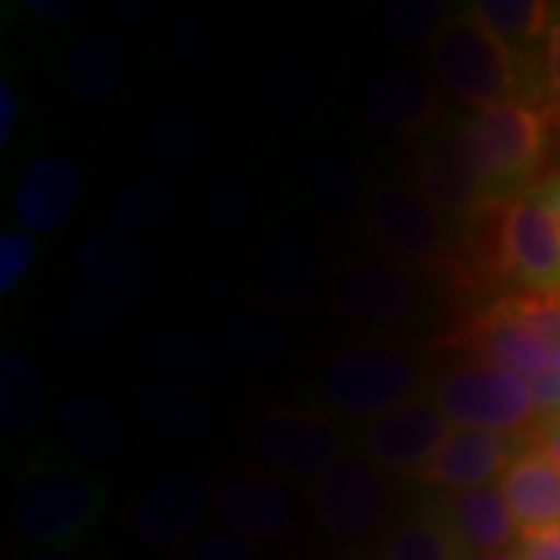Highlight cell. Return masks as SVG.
<instances>
[{
	"label": "cell",
	"instance_id": "cell-29",
	"mask_svg": "<svg viewBox=\"0 0 560 560\" xmlns=\"http://www.w3.org/2000/svg\"><path fill=\"white\" fill-rule=\"evenodd\" d=\"M125 75H128V44L113 32H97L84 38L66 62V81L81 101H109L121 91Z\"/></svg>",
	"mask_w": 560,
	"mask_h": 560
},
{
	"label": "cell",
	"instance_id": "cell-47",
	"mask_svg": "<svg viewBox=\"0 0 560 560\" xmlns=\"http://www.w3.org/2000/svg\"><path fill=\"white\" fill-rule=\"evenodd\" d=\"M470 560H521V555H514V551H486V555H474Z\"/></svg>",
	"mask_w": 560,
	"mask_h": 560
},
{
	"label": "cell",
	"instance_id": "cell-9",
	"mask_svg": "<svg viewBox=\"0 0 560 560\" xmlns=\"http://www.w3.org/2000/svg\"><path fill=\"white\" fill-rule=\"evenodd\" d=\"M212 514V492L190 470H165L140 489L128 523L140 545L153 551H175L197 539Z\"/></svg>",
	"mask_w": 560,
	"mask_h": 560
},
{
	"label": "cell",
	"instance_id": "cell-27",
	"mask_svg": "<svg viewBox=\"0 0 560 560\" xmlns=\"http://www.w3.org/2000/svg\"><path fill=\"white\" fill-rule=\"evenodd\" d=\"M135 315H138L135 296L84 290L62 305L57 318V342L66 349H91L125 330Z\"/></svg>",
	"mask_w": 560,
	"mask_h": 560
},
{
	"label": "cell",
	"instance_id": "cell-15",
	"mask_svg": "<svg viewBox=\"0 0 560 560\" xmlns=\"http://www.w3.org/2000/svg\"><path fill=\"white\" fill-rule=\"evenodd\" d=\"M526 448V436L489 433V430H452L448 442L436 458L420 467L415 480L427 489L442 492H467L489 482H499L508 464Z\"/></svg>",
	"mask_w": 560,
	"mask_h": 560
},
{
	"label": "cell",
	"instance_id": "cell-36",
	"mask_svg": "<svg viewBox=\"0 0 560 560\" xmlns=\"http://www.w3.org/2000/svg\"><path fill=\"white\" fill-rule=\"evenodd\" d=\"M452 22L448 3L433 0H405V3H386L381 10V25L386 38L396 44H427L436 40Z\"/></svg>",
	"mask_w": 560,
	"mask_h": 560
},
{
	"label": "cell",
	"instance_id": "cell-37",
	"mask_svg": "<svg viewBox=\"0 0 560 560\" xmlns=\"http://www.w3.org/2000/svg\"><path fill=\"white\" fill-rule=\"evenodd\" d=\"M35 265V241L22 228L0 234V296H10Z\"/></svg>",
	"mask_w": 560,
	"mask_h": 560
},
{
	"label": "cell",
	"instance_id": "cell-19",
	"mask_svg": "<svg viewBox=\"0 0 560 560\" xmlns=\"http://www.w3.org/2000/svg\"><path fill=\"white\" fill-rule=\"evenodd\" d=\"M81 184V168L69 156H44L32 162L13 200V215L22 231H28L32 237L60 231L79 206Z\"/></svg>",
	"mask_w": 560,
	"mask_h": 560
},
{
	"label": "cell",
	"instance_id": "cell-28",
	"mask_svg": "<svg viewBox=\"0 0 560 560\" xmlns=\"http://www.w3.org/2000/svg\"><path fill=\"white\" fill-rule=\"evenodd\" d=\"M305 187L308 197L330 224H349L364 202V178L342 150H318L305 162Z\"/></svg>",
	"mask_w": 560,
	"mask_h": 560
},
{
	"label": "cell",
	"instance_id": "cell-41",
	"mask_svg": "<svg viewBox=\"0 0 560 560\" xmlns=\"http://www.w3.org/2000/svg\"><path fill=\"white\" fill-rule=\"evenodd\" d=\"M517 555L521 560H560V526L523 533Z\"/></svg>",
	"mask_w": 560,
	"mask_h": 560
},
{
	"label": "cell",
	"instance_id": "cell-12",
	"mask_svg": "<svg viewBox=\"0 0 560 560\" xmlns=\"http://www.w3.org/2000/svg\"><path fill=\"white\" fill-rule=\"evenodd\" d=\"M452 436V423L433 396H418L374 418L361 430L364 458L383 474H418Z\"/></svg>",
	"mask_w": 560,
	"mask_h": 560
},
{
	"label": "cell",
	"instance_id": "cell-24",
	"mask_svg": "<svg viewBox=\"0 0 560 560\" xmlns=\"http://www.w3.org/2000/svg\"><path fill=\"white\" fill-rule=\"evenodd\" d=\"M499 489L521 533L560 526V467L529 440L499 477Z\"/></svg>",
	"mask_w": 560,
	"mask_h": 560
},
{
	"label": "cell",
	"instance_id": "cell-38",
	"mask_svg": "<svg viewBox=\"0 0 560 560\" xmlns=\"http://www.w3.org/2000/svg\"><path fill=\"white\" fill-rule=\"evenodd\" d=\"M168 44L178 54L180 62L187 66H206L215 54L212 35L206 28V22L197 13H178L168 22Z\"/></svg>",
	"mask_w": 560,
	"mask_h": 560
},
{
	"label": "cell",
	"instance_id": "cell-44",
	"mask_svg": "<svg viewBox=\"0 0 560 560\" xmlns=\"http://www.w3.org/2000/svg\"><path fill=\"white\" fill-rule=\"evenodd\" d=\"M28 10H32L35 16H40V20L66 22L79 16L81 3H69V0H32Z\"/></svg>",
	"mask_w": 560,
	"mask_h": 560
},
{
	"label": "cell",
	"instance_id": "cell-18",
	"mask_svg": "<svg viewBox=\"0 0 560 560\" xmlns=\"http://www.w3.org/2000/svg\"><path fill=\"white\" fill-rule=\"evenodd\" d=\"M162 259L131 234L119 231H94L75 249V275L91 290L138 296L160 278Z\"/></svg>",
	"mask_w": 560,
	"mask_h": 560
},
{
	"label": "cell",
	"instance_id": "cell-22",
	"mask_svg": "<svg viewBox=\"0 0 560 560\" xmlns=\"http://www.w3.org/2000/svg\"><path fill=\"white\" fill-rule=\"evenodd\" d=\"M261 296L271 308L302 315L318 293V253L302 234L283 231L265 243L259 256Z\"/></svg>",
	"mask_w": 560,
	"mask_h": 560
},
{
	"label": "cell",
	"instance_id": "cell-21",
	"mask_svg": "<svg viewBox=\"0 0 560 560\" xmlns=\"http://www.w3.org/2000/svg\"><path fill=\"white\" fill-rule=\"evenodd\" d=\"M215 342L224 359L249 371H280L293 361V337L287 324L259 305H234L215 320Z\"/></svg>",
	"mask_w": 560,
	"mask_h": 560
},
{
	"label": "cell",
	"instance_id": "cell-5",
	"mask_svg": "<svg viewBox=\"0 0 560 560\" xmlns=\"http://www.w3.org/2000/svg\"><path fill=\"white\" fill-rule=\"evenodd\" d=\"M103 504L101 480L72 467H32L16 482L10 521L25 539L69 545L101 521Z\"/></svg>",
	"mask_w": 560,
	"mask_h": 560
},
{
	"label": "cell",
	"instance_id": "cell-49",
	"mask_svg": "<svg viewBox=\"0 0 560 560\" xmlns=\"http://www.w3.org/2000/svg\"><path fill=\"white\" fill-rule=\"evenodd\" d=\"M352 560H377L374 555H359V558H352Z\"/></svg>",
	"mask_w": 560,
	"mask_h": 560
},
{
	"label": "cell",
	"instance_id": "cell-35",
	"mask_svg": "<svg viewBox=\"0 0 560 560\" xmlns=\"http://www.w3.org/2000/svg\"><path fill=\"white\" fill-rule=\"evenodd\" d=\"M202 221L221 237H234L253 221V194L246 180L224 172L202 187Z\"/></svg>",
	"mask_w": 560,
	"mask_h": 560
},
{
	"label": "cell",
	"instance_id": "cell-13",
	"mask_svg": "<svg viewBox=\"0 0 560 560\" xmlns=\"http://www.w3.org/2000/svg\"><path fill=\"white\" fill-rule=\"evenodd\" d=\"M371 231L401 265H440L448 253V224L418 187L389 184L371 200Z\"/></svg>",
	"mask_w": 560,
	"mask_h": 560
},
{
	"label": "cell",
	"instance_id": "cell-46",
	"mask_svg": "<svg viewBox=\"0 0 560 560\" xmlns=\"http://www.w3.org/2000/svg\"><path fill=\"white\" fill-rule=\"evenodd\" d=\"M541 197L548 200V206L558 212V219H560V180H555L551 187H545V190H541Z\"/></svg>",
	"mask_w": 560,
	"mask_h": 560
},
{
	"label": "cell",
	"instance_id": "cell-1",
	"mask_svg": "<svg viewBox=\"0 0 560 560\" xmlns=\"http://www.w3.org/2000/svg\"><path fill=\"white\" fill-rule=\"evenodd\" d=\"M440 84L470 109H492L508 101H529V79L521 72L511 44L467 7L455 13L430 50Z\"/></svg>",
	"mask_w": 560,
	"mask_h": 560
},
{
	"label": "cell",
	"instance_id": "cell-50",
	"mask_svg": "<svg viewBox=\"0 0 560 560\" xmlns=\"http://www.w3.org/2000/svg\"><path fill=\"white\" fill-rule=\"evenodd\" d=\"M558 371H560V346H558Z\"/></svg>",
	"mask_w": 560,
	"mask_h": 560
},
{
	"label": "cell",
	"instance_id": "cell-6",
	"mask_svg": "<svg viewBox=\"0 0 560 560\" xmlns=\"http://www.w3.org/2000/svg\"><path fill=\"white\" fill-rule=\"evenodd\" d=\"M318 521L346 541H364L377 536L389 508L393 486L377 464L364 455H340L308 489Z\"/></svg>",
	"mask_w": 560,
	"mask_h": 560
},
{
	"label": "cell",
	"instance_id": "cell-20",
	"mask_svg": "<svg viewBox=\"0 0 560 560\" xmlns=\"http://www.w3.org/2000/svg\"><path fill=\"white\" fill-rule=\"evenodd\" d=\"M140 364L153 381L197 389L212 386L224 374V352L215 337H206L190 327H162L140 346Z\"/></svg>",
	"mask_w": 560,
	"mask_h": 560
},
{
	"label": "cell",
	"instance_id": "cell-30",
	"mask_svg": "<svg viewBox=\"0 0 560 560\" xmlns=\"http://www.w3.org/2000/svg\"><path fill=\"white\" fill-rule=\"evenodd\" d=\"M47 411V386L40 368L22 349L0 352V427L7 436L32 433Z\"/></svg>",
	"mask_w": 560,
	"mask_h": 560
},
{
	"label": "cell",
	"instance_id": "cell-26",
	"mask_svg": "<svg viewBox=\"0 0 560 560\" xmlns=\"http://www.w3.org/2000/svg\"><path fill=\"white\" fill-rule=\"evenodd\" d=\"M131 405L138 418L160 436L175 442H197L212 430V408L184 386L147 381L135 386Z\"/></svg>",
	"mask_w": 560,
	"mask_h": 560
},
{
	"label": "cell",
	"instance_id": "cell-25",
	"mask_svg": "<svg viewBox=\"0 0 560 560\" xmlns=\"http://www.w3.org/2000/svg\"><path fill=\"white\" fill-rule=\"evenodd\" d=\"M57 430L62 442L88 460L119 458L128 442V423L109 401L91 389H72L57 401Z\"/></svg>",
	"mask_w": 560,
	"mask_h": 560
},
{
	"label": "cell",
	"instance_id": "cell-39",
	"mask_svg": "<svg viewBox=\"0 0 560 560\" xmlns=\"http://www.w3.org/2000/svg\"><path fill=\"white\" fill-rule=\"evenodd\" d=\"M536 72H539V97L560 116V16H555L541 40V60Z\"/></svg>",
	"mask_w": 560,
	"mask_h": 560
},
{
	"label": "cell",
	"instance_id": "cell-33",
	"mask_svg": "<svg viewBox=\"0 0 560 560\" xmlns=\"http://www.w3.org/2000/svg\"><path fill=\"white\" fill-rule=\"evenodd\" d=\"M143 143L156 160L180 168V165H194L197 160H202V153L209 150V135L200 119H194L187 113H160L147 121Z\"/></svg>",
	"mask_w": 560,
	"mask_h": 560
},
{
	"label": "cell",
	"instance_id": "cell-23",
	"mask_svg": "<svg viewBox=\"0 0 560 560\" xmlns=\"http://www.w3.org/2000/svg\"><path fill=\"white\" fill-rule=\"evenodd\" d=\"M440 514L470 558L486 555V551H508V545L521 541L523 536L521 523L514 521L499 482L445 495Z\"/></svg>",
	"mask_w": 560,
	"mask_h": 560
},
{
	"label": "cell",
	"instance_id": "cell-48",
	"mask_svg": "<svg viewBox=\"0 0 560 560\" xmlns=\"http://www.w3.org/2000/svg\"><path fill=\"white\" fill-rule=\"evenodd\" d=\"M32 560H79V558H72V555H62V551H44V555H35Z\"/></svg>",
	"mask_w": 560,
	"mask_h": 560
},
{
	"label": "cell",
	"instance_id": "cell-3",
	"mask_svg": "<svg viewBox=\"0 0 560 560\" xmlns=\"http://www.w3.org/2000/svg\"><path fill=\"white\" fill-rule=\"evenodd\" d=\"M433 399L455 430L529 436L541 420L529 381L495 361H464L445 371Z\"/></svg>",
	"mask_w": 560,
	"mask_h": 560
},
{
	"label": "cell",
	"instance_id": "cell-7",
	"mask_svg": "<svg viewBox=\"0 0 560 560\" xmlns=\"http://www.w3.org/2000/svg\"><path fill=\"white\" fill-rule=\"evenodd\" d=\"M337 420L315 408H275L253 430L259 467L287 480H318L340 458Z\"/></svg>",
	"mask_w": 560,
	"mask_h": 560
},
{
	"label": "cell",
	"instance_id": "cell-34",
	"mask_svg": "<svg viewBox=\"0 0 560 560\" xmlns=\"http://www.w3.org/2000/svg\"><path fill=\"white\" fill-rule=\"evenodd\" d=\"M504 44L545 40L551 28V3L541 0H480L470 7Z\"/></svg>",
	"mask_w": 560,
	"mask_h": 560
},
{
	"label": "cell",
	"instance_id": "cell-32",
	"mask_svg": "<svg viewBox=\"0 0 560 560\" xmlns=\"http://www.w3.org/2000/svg\"><path fill=\"white\" fill-rule=\"evenodd\" d=\"M178 206V187L168 175H147V178L125 184L109 200V224L119 234H140L168 219Z\"/></svg>",
	"mask_w": 560,
	"mask_h": 560
},
{
	"label": "cell",
	"instance_id": "cell-4",
	"mask_svg": "<svg viewBox=\"0 0 560 560\" xmlns=\"http://www.w3.org/2000/svg\"><path fill=\"white\" fill-rule=\"evenodd\" d=\"M420 368L408 352L386 342H352L330 352L320 368V389L334 408L359 418H381L418 399Z\"/></svg>",
	"mask_w": 560,
	"mask_h": 560
},
{
	"label": "cell",
	"instance_id": "cell-14",
	"mask_svg": "<svg viewBox=\"0 0 560 560\" xmlns=\"http://www.w3.org/2000/svg\"><path fill=\"white\" fill-rule=\"evenodd\" d=\"M418 190L445 219L467 221L495 200L464 119L420 156Z\"/></svg>",
	"mask_w": 560,
	"mask_h": 560
},
{
	"label": "cell",
	"instance_id": "cell-31",
	"mask_svg": "<svg viewBox=\"0 0 560 560\" xmlns=\"http://www.w3.org/2000/svg\"><path fill=\"white\" fill-rule=\"evenodd\" d=\"M383 560H470L464 545L455 539L440 508L408 514L393 526L383 545Z\"/></svg>",
	"mask_w": 560,
	"mask_h": 560
},
{
	"label": "cell",
	"instance_id": "cell-43",
	"mask_svg": "<svg viewBox=\"0 0 560 560\" xmlns=\"http://www.w3.org/2000/svg\"><path fill=\"white\" fill-rule=\"evenodd\" d=\"M20 119V97H16V88L10 81L0 84V143H7L13 128Z\"/></svg>",
	"mask_w": 560,
	"mask_h": 560
},
{
	"label": "cell",
	"instance_id": "cell-11",
	"mask_svg": "<svg viewBox=\"0 0 560 560\" xmlns=\"http://www.w3.org/2000/svg\"><path fill=\"white\" fill-rule=\"evenodd\" d=\"M504 259L529 296H560V219L541 194L504 202Z\"/></svg>",
	"mask_w": 560,
	"mask_h": 560
},
{
	"label": "cell",
	"instance_id": "cell-17",
	"mask_svg": "<svg viewBox=\"0 0 560 560\" xmlns=\"http://www.w3.org/2000/svg\"><path fill=\"white\" fill-rule=\"evenodd\" d=\"M361 119L386 135L415 138L442 116V103L430 79L415 69H383L364 81L359 94Z\"/></svg>",
	"mask_w": 560,
	"mask_h": 560
},
{
	"label": "cell",
	"instance_id": "cell-16",
	"mask_svg": "<svg viewBox=\"0 0 560 560\" xmlns=\"http://www.w3.org/2000/svg\"><path fill=\"white\" fill-rule=\"evenodd\" d=\"M334 305L342 318L386 327L408 318L418 305V283L401 261H352L334 287Z\"/></svg>",
	"mask_w": 560,
	"mask_h": 560
},
{
	"label": "cell",
	"instance_id": "cell-40",
	"mask_svg": "<svg viewBox=\"0 0 560 560\" xmlns=\"http://www.w3.org/2000/svg\"><path fill=\"white\" fill-rule=\"evenodd\" d=\"M187 560H259L253 541L231 536V533H212L202 536L200 541H194V548L187 551Z\"/></svg>",
	"mask_w": 560,
	"mask_h": 560
},
{
	"label": "cell",
	"instance_id": "cell-10",
	"mask_svg": "<svg viewBox=\"0 0 560 560\" xmlns=\"http://www.w3.org/2000/svg\"><path fill=\"white\" fill-rule=\"evenodd\" d=\"M464 349L477 352L482 361H495L523 374L529 383L558 371L555 342L541 330L533 315L529 296H511L492 305L458 337Z\"/></svg>",
	"mask_w": 560,
	"mask_h": 560
},
{
	"label": "cell",
	"instance_id": "cell-45",
	"mask_svg": "<svg viewBox=\"0 0 560 560\" xmlns=\"http://www.w3.org/2000/svg\"><path fill=\"white\" fill-rule=\"evenodd\" d=\"M153 13V3H116V16L121 22H140Z\"/></svg>",
	"mask_w": 560,
	"mask_h": 560
},
{
	"label": "cell",
	"instance_id": "cell-8",
	"mask_svg": "<svg viewBox=\"0 0 560 560\" xmlns=\"http://www.w3.org/2000/svg\"><path fill=\"white\" fill-rule=\"evenodd\" d=\"M212 514L224 533L246 541L283 539L300 517L293 492L265 467H231L212 489Z\"/></svg>",
	"mask_w": 560,
	"mask_h": 560
},
{
	"label": "cell",
	"instance_id": "cell-2",
	"mask_svg": "<svg viewBox=\"0 0 560 560\" xmlns=\"http://www.w3.org/2000/svg\"><path fill=\"white\" fill-rule=\"evenodd\" d=\"M495 200H511L539 178L558 140L560 116L533 101H508L464 119Z\"/></svg>",
	"mask_w": 560,
	"mask_h": 560
},
{
	"label": "cell",
	"instance_id": "cell-42",
	"mask_svg": "<svg viewBox=\"0 0 560 560\" xmlns=\"http://www.w3.org/2000/svg\"><path fill=\"white\" fill-rule=\"evenodd\" d=\"M526 440H529V445H536L539 452H545V455L560 467V415H555V418H541L539 423H536V430H533Z\"/></svg>",
	"mask_w": 560,
	"mask_h": 560
}]
</instances>
